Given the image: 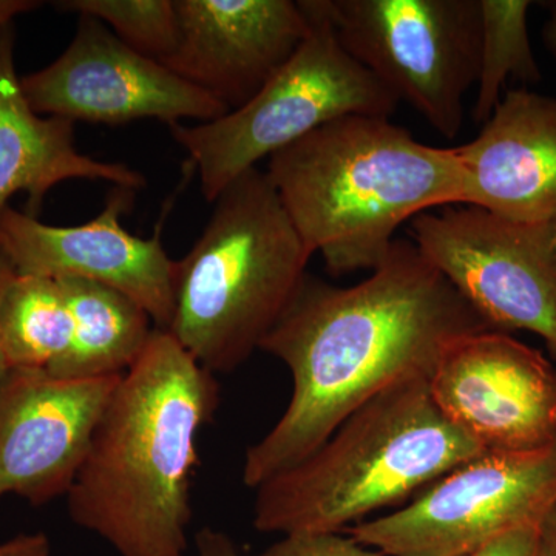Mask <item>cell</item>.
I'll return each mask as SVG.
<instances>
[{"label":"cell","instance_id":"obj_1","mask_svg":"<svg viewBox=\"0 0 556 556\" xmlns=\"http://www.w3.org/2000/svg\"><path fill=\"white\" fill-rule=\"evenodd\" d=\"M482 331L495 329L409 240H394L354 287L306 274L260 345L287 365L292 393L276 426L247 450L244 485L294 467L394 383L430 380L453 343Z\"/></svg>","mask_w":556,"mask_h":556},{"label":"cell","instance_id":"obj_2","mask_svg":"<svg viewBox=\"0 0 556 556\" xmlns=\"http://www.w3.org/2000/svg\"><path fill=\"white\" fill-rule=\"evenodd\" d=\"M218 404L215 375L156 328L94 428L70 519L119 556H186L199 438Z\"/></svg>","mask_w":556,"mask_h":556},{"label":"cell","instance_id":"obj_3","mask_svg":"<svg viewBox=\"0 0 556 556\" xmlns=\"http://www.w3.org/2000/svg\"><path fill=\"white\" fill-rule=\"evenodd\" d=\"M265 172L332 276L378 268L404 223L464 204L456 149L424 144L386 116L331 121L270 156Z\"/></svg>","mask_w":556,"mask_h":556},{"label":"cell","instance_id":"obj_4","mask_svg":"<svg viewBox=\"0 0 556 556\" xmlns=\"http://www.w3.org/2000/svg\"><path fill=\"white\" fill-rule=\"evenodd\" d=\"M481 453L442 415L427 378L405 379L365 402L316 452L254 489L252 521L262 533H339Z\"/></svg>","mask_w":556,"mask_h":556},{"label":"cell","instance_id":"obj_5","mask_svg":"<svg viewBox=\"0 0 556 556\" xmlns=\"http://www.w3.org/2000/svg\"><path fill=\"white\" fill-rule=\"evenodd\" d=\"M206 228L175 262L169 328L212 375L241 367L277 324L313 254L266 172H244L219 193Z\"/></svg>","mask_w":556,"mask_h":556},{"label":"cell","instance_id":"obj_6","mask_svg":"<svg viewBox=\"0 0 556 556\" xmlns=\"http://www.w3.org/2000/svg\"><path fill=\"white\" fill-rule=\"evenodd\" d=\"M302 5L311 20L308 38L255 97L211 123L170 126L211 204L258 161L331 121L348 115L390 118L396 112V98L340 46L313 0H302Z\"/></svg>","mask_w":556,"mask_h":556},{"label":"cell","instance_id":"obj_7","mask_svg":"<svg viewBox=\"0 0 556 556\" xmlns=\"http://www.w3.org/2000/svg\"><path fill=\"white\" fill-rule=\"evenodd\" d=\"M340 46L441 137L464 124L477 86L479 0H313Z\"/></svg>","mask_w":556,"mask_h":556},{"label":"cell","instance_id":"obj_8","mask_svg":"<svg viewBox=\"0 0 556 556\" xmlns=\"http://www.w3.org/2000/svg\"><path fill=\"white\" fill-rule=\"evenodd\" d=\"M555 500L556 445L484 452L407 506L348 527V535L383 556H467L503 533L540 525Z\"/></svg>","mask_w":556,"mask_h":556},{"label":"cell","instance_id":"obj_9","mask_svg":"<svg viewBox=\"0 0 556 556\" xmlns=\"http://www.w3.org/2000/svg\"><path fill=\"white\" fill-rule=\"evenodd\" d=\"M413 243L495 331H527L556 357V218L522 223L475 206L424 212Z\"/></svg>","mask_w":556,"mask_h":556},{"label":"cell","instance_id":"obj_10","mask_svg":"<svg viewBox=\"0 0 556 556\" xmlns=\"http://www.w3.org/2000/svg\"><path fill=\"white\" fill-rule=\"evenodd\" d=\"M39 115L100 124L159 119L174 126L222 118L230 110L166 65L131 50L101 21L79 16L67 50L46 68L21 78Z\"/></svg>","mask_w":556,"mask_h":556},{"label":"cell","instance_id":"obj_11","mask_svg":"<svg viewBox=\"0 0 556 556\" xmlns=\"http://www.w3.org/2000/svg\"><path fill=\"white\" fill-rule=\"evenodd\" d=\"M453 426L484 452L527 453L556 445V369L507 332L457 340L428 380Z\"/></svg>","mask_w":556,"mask_h":556},{"label":"cell","instance_id":"obj_12","mask_svg":"<svg viewBox=\"0 0 556 556\" xmlns=\"http://www.w3.org/2000/svg\"><path fill=\"white\" fill-rule=\"evenodd\" d=\"M121 378L9 372L0 386V500L16 495L39 507L68 495Z\"/></svg>","mask_w":556,"mask_h":556},{"label":"cell","instance_id":"obj_13","mask_svg":"<svg viewBox=\"0 0 556 556\" xmlns=\"http://www.w3.org/2000/svg\"><path fill=\"white\" fill-rule=\"evenodd\" d=\"M134 193L115 186L97 217L70 228L43 225L9 206L0 214V249L17 274L84 278L116 289L166 331L174 314L177 260L167 255L160 230L152 239H139L121 225Z\"/></svg>","mask_w":556,"mask_h":556},{"label":"cell","instance_id":"obj_14","mask_svg":"<svg viewBox=\"0 0 556 556\" xmlns=\"http://www.w3.org/2000/svg\"><path fill=\"white\" fill-rule=\"evenodd\" d=\"M170 72L229 110L247 104L308 38L302 0H175Z\"/></svg>","mask_w":556,"mask_h":556},{"label":"cell","instance_id":"obj_15","mask_svg":"<svg viewBox=\"0 0 556 556\" xmlns=\"http://www.w3.org/2000/svg\"><path fill=\"white\" fill-rule=\"evenodd\" d=\"M464 204L497 217L556 218V98L508 90L478 137L457 146Z\"/></svg>","mask_w":556,"mask_h":556},{"label":"cell","instance_id":"obj_16","mask_svg":"<svg viewBox=\"0 0 556 556\" xmlns=\"http://www.w3.org/2000/svg\"><path fill=\"white\" fill-rule=\"evenodd\" d=\"M14 25L0 30V214L11 197L25 192L36 217L47 193L60 182L84 178L118 188H144L146 178L126 164L83 155L75 144V123L42 118L25 98L14 64Z\"/></svg>","mask_w":556,"mask_h":556},{"label":"cell","instance_id":"obj_17","mask_svg":"<svg viewBox=\"0 0 556 556\" xmlns=\"http://www.w3.org/2000/svg\"><path fill=\"white\" fill-rule=\"evenodd\" d=\"M73 317L67 353L49 369L58 378L100 379L124 376L149 346L155 324L148 311L116 289L60 277Z\"/></svg>","mask_w":556,"mask_h":556},{"label":"cell","instance_id":"obj_18","mask_svg":"<svg viewBox=\"0 0 556 556\" xmlns=\"http://www.w3.org/2000/svg\"><path fill=\"white\" fill-rule=\"evenodd\" d=\"M73 317L58 278L14 274L0 295V348L10 371H49L67 353Z\"/></svg>","mask_w":556,"mask_h":556},{"label":"cell","instance_id":"obj_19","mask_svg":"<svg viewBox=\"0 0 556 556\" xmlns=\"http://www.w3.org/2000/svg\"><path fill=\"white\" fill-rule=\"evenodd\" d=\"M530 0H479L481 13V42L475 123L484 124L503 98V87L508 79L538 84L540 64L532 49L529 35Z\"/></svg>","mask_w":556,"mask_h":556},{"label":"cell","instance_id":"obj_20","mask_svg":"<svg viewBox=\"0 0 556 556\" xmlns=\"http://www.w3.org/2000/svg\"><path fill=\"white\" fill-rule=\"evenodd\" d=\"M56 5L101 21L131 50L161 64L177 49L175 0H65Z\"/></svg>","mask_w":556,"mask_h":556},{"label":"cell","instance_id":"obj_21","mask_svg":"<svg viewBox=\"0 0 556 556\" xmlns=\"http://www.w3.org/2000/svg\"><path fill=\"white\" fill-rule=\"evenodd\" d=\"M251 556H383L340 533H291Z\"/></svg>","mask_w":556,"mask_h":556},{"label":"cell","instance_id":"obj_22","mask_svg":"<svg viewBox=\"0 0 556 556\" xmlns=\"http://www.w3.org/2000/svg\"><path fill=\"white\" fill-rule=\"evenodd\" d=\"M468 556H540L538 525L522 526L503 533Z\"/></svg>","mask_w":556,"mask_h":556},{"label":"cell","instance_id":"obj_23","mask_svg":"<svg viewBox=\"0 0 556 556\" xmlns=\"http://www.w3.org/2000/svg\"><path fill=\"white\" fill-rule=\"evenodd\" d=\"M0 556H51L50 538L42 532L20 533L0 543Z\"/></svg>","mask_w":556,"mask_h":556},{"label":"cell","instance_id":"obj_24","mask_svg":"<svg viewBox=\"0 0 556 556\" xmlns=\"http://www.w3.org/2000/svg\"><path fill=\"white\" fill-rule=\"evenodd\" d=\"M197 556H240L236 541L214 527H203L195 538Z\"/></svg>","mask_w":556,"mask_h":556},{"label":"cell","instance_id":"obj_25","mask_svg":"<svg viewBox=\"0 0 556 556\" xmlns=\"http://www.w3.org/2000/svg\"><path fill=\"white\" fill-rule=\"evenodd\" d=\"M540 556H556V500L538 525Z\"/></svg>","mask_w":556,"mask_h":556},{"label":"cell","instance_id":"obj_26","mask_svg":"<svg viewBox=\"0 0 556 556\" xmlns=\"http://www.w3.org/2000/svg\"><path fill=\"white\" fill-rule=\"evenodd\" d=\"M540 5L547 13L546 21L541 28V39H543L544 49L556 62V0H546V2H540Z\"/></svg>","mask_w":556,"mask_h":556},{"label":"cell","instance_id":"obj_27","mask_svg":"<svg viewBox=\"0 0 556 556\" xmlns=\"http://www.w3.org/2000/svg\"><path fill=\"white\" fill-rule=\"evenodd\" d=\"M40 5L42 2L36 0H0V30L13 24L14 17L39 9Z\"/></svg>","mask_w":556,"mask_h":556},{"label":"cell","instance_id":"obj_28","mask_svg":"<svg viewBox=\"0 0 556 556\" xmlns=\"http://www.w3.org/2000/svg\"><path fill=\"white\" fill-rule=\"evenodd\" d=\"M16 274L13 265H11L10 260L5 257L2 249H0V295H2L3 289H5L7 283H9L10 278ZM10 369L7 367L5 358H3L2 348H0V386H2L3 380H5L7 376H9Z\"/></svg>","mask_w":556,"mask_h":556},{"label":"cell","instance_id":"obj_29","mask_svg":"<svg viewBox=\"0 0 556 556\" xmlns=\"http://www.w3.org/2000/svg\"><path fill=\"white\" fill-rule=\"evenodd\" d=\"M468 556V555H467Z\"/></svg>","mask_w":556,"mask_h":556}]
</instances>
